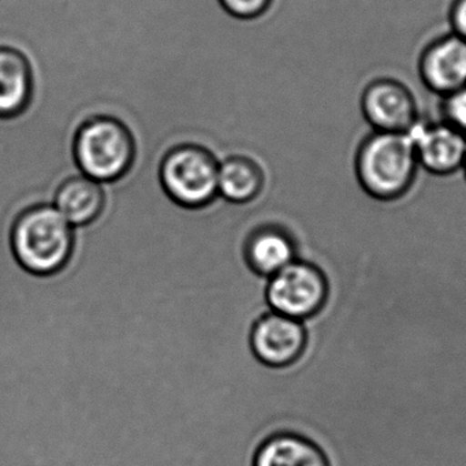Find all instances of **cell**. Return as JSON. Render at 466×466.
I'll return each mask as SVG.
<instances>
[{"mask_svg":"<svg viewBox=\"0 0 466 466\" xmlns=\"http://www.w3.org/2000/svg\"><path fill=\"white\" fill-rule=\"evenodd\" d=\"M76 228L54 204L28 207L15 217L10 249L21 268L37 277H53L69 266Z\"/></svg>","mask_w":466,"mask_h":466,"instance_id":"6da1fadb","label":"cell"},{"mask_svg":"<svg viewBox=\"0 0 466 466\" xmlns=\"http://www.w3.org/2000/svg\"><path fill=\"white\" fill-rule=\"evenodd\" d=\"M353 168L362 193L378 201L405 198L420 173L408 133L370 132L357 147Z\"/></svg>","mask_w":466,"mask_h":466,"instance_id":"7a4b0ae2","label":"cell"},{"mask_svg":"<svg viewBox=\"0 0 466 466\" xmlns=\"http://www.w3.org/2000/svg\"><path fill=\"white\" fill-rule=\"evenodd\" d=\"M73 159L81 174L103 185L116 184L132 170L137 157L135 135L121 119H86L73 138Z\"/></svg>","mask_w":466,"mask_h":466,"instance_id":"3957f363","label":"cell"},{"mask_svg":"<svg viewBox=\"0 0 466 466\" xmlns=\"http://www.w3.org/2000/svg\"><path fill=\"white\" fill-rule=\"evenodd\" d=\"M219 162L214 152L200 144H178L168 149L157 168L167 198L187 209L211 206L218 198Z\"/></svg>","mask_w":466,"mask_h":466,"instance_id":"277c9868","label":"cell"},{"mask_svg":"<svg viewBox=\"0 0 466 466\" xmlns=\"http://www.w3.org/2000/svg\"><path fill=\"white\" fill-rule=\"evenodd\" d=\"M329 280L315 264L297 258L267 279L269 309L297 320L315 318L329 299Z\"/></svg>","mask_w":466,"mask_h":466,"instance_id":"5b68a950","label":"cell"},{"mask_svg":"<svg viewBox=\"0 0 466 466\" xmlns=\"http://www.w3.org/2000/svg\"><path fill=\"white\" fill-rule=\"evenodd\" d=\"M360 108L372 132L408 133L421 118L413 92L391 77L375 78L367 84Z\"/></svg>","mask_w":466,"mask_h":466,"instance_id":"8992f818","label":"cell"},{"mask_svg":"<svg viewBox=\"0 0 466 466\" xmlns=\"http://www.w3.org/2000/svg\"><path fill=\"white\" fill-rule=\"evenodd\" d=\"M250 350L266 367L282 370L299 361L308 345L304 321L268 310L253 324Z\"/></svg>","mask_w":466,"mask_h":466,"instance_id":"52a82bcc","label":"cell"},{"mask_svg":"<svg viewBox=\"0 0 466 466\" xmlns=\"http://www.w3.org/2000/svg\"><path fill=\"white\" fill-rule=\"evenodd\" d=\"M420 170L438 178L461 173L465 162L466 136L444 121L420 118L408 132Z\"/></svg>","mask_w":466,"mask_h":466,"instance_id":"ba28073f","label":"cell"},{"mask_svg":"<svg viewBox=\"0 0 466 466\" xmlns=\"http://www.w3.org/2000/svg\"><path fill=\"white\" fill-rule=\"evenodd\" d=\"M422 86L446 96L466 86V40L450 34L436 37L425 46L417 62Z\"/></svg>","mask_w":466,"mask_h":466,"instance_id":"9c48e42d","label":"cell"},{"mask_svg":"<svg viewBox=\"0 0 466 466\" xmlns=\"http://www.w3.org/2000/svg\"><path fill=\"white\" fill-rule=\"evenodd\" d=\"M244 258L258 277L271 278L299 258L293 236L279 225L253 228L245 239Z\"/></svg>","mask_w":466,"mask_h":466,"instance_id":"30bf717a","label":"cell"},{"mask_svg":"<svg viewBox=\"0 0 466 466\" xmlns=\"http://www.w3.org/2000/svg\"><path fill=\"white\" fill-rule=\"evenodd\" d=\"M35 94V73L23 51L0 46V119L26 113Z\"/></svg>","mask_w":466,"mask_h":466,"instance_id":"8fae6325","label":"cell"},{"mask_svg":"<svg viewBox=\"0 0 466 466\" xmlns=\"http://www.w3.org/2000/svg\"><path fill=\"white\" fill-rule=\"evenodd\" d=\"M54 206L73 228H86L102 217L107 193L105 185L84 174L70 176L56 189Z\"/></svg>","mask_w":466,"mask_h":466,"instance_id":"7c38bea8","label":"cell"},{"mask_svg":"<svg viewBox=\"0 0 466 466\" xmlns=\"http://www.w3.org/2000/svg\"><path fill=\"white\" fill-rule=\"evenodd\" d=\"M252 466H332L327 452L308 436L282 431L267 436L253 455Z\"/></svg>","mask_w":466,"mask_h":466,"instance_id":"4fadbf2b","label":"cell"},{"mask_svg":"<svg viewBox=\"0 0 466 466\" xmlns=\"http://www.w3.org/2000/svg\"><path fill=\"white\" fill-rule=\"evenodd\" d=\"M266 171L247 155H231L219 162L218 192L222 200L244 206L258 200L266 189Z\"/></svg>","mask_w":466,"mask_h":466,"instance_id":"5bb4252c","label":"cell"},{"mask_svg":"<svg viewBox=\"0 0 466 466\" xmlns=\"http://www.w3.org/2000/svg\"><path fill=\"white\" fill-rule=\"evenodd\" d=\"M441 99V121L466 136V86Z\"/></svg>","mask_w":466,"mask_h":466,"instance_id":"9a60e30c","label":"cell"},{"mask_svg":"<svg viewBox=\"0 0 466 466\" xmlns=\"http://www.w3.org/2000/svg\"><path fill=\"white\" fill-rule=\"evenodd\" d=\"M226 15L239 21H255L271 9L274 0H218Z\"/></svg>","mask_w":466,"mask_h":466,"instance_id":"2e32d148","label":"cell"},{"mask_svg":"<svg viewBox=\"0 0 466 466\" xmlns=\"http://www.w3.org/2000/svg\"><path fill=\"white\" fill-rule=\"evenodd\" d=\"M451 32L466 40V0H452L449 10Z\"/></svg>","mask_w":466,"mask_h":466,"instance_id":"e0dca14e","label":"cell"},{"mask_svg":"<svg viewBox=\"0 0 466 466\" xmlns=\"http://www.w3.org/2000/svg\"><path fill=\"white\" fill-rule=\"evenodd\" d=\"M461 173L463 174V178H465V182H466V155H465V162H463V167H462V171H461Z\"/></svg>","mask_w":466,"mask_h":466,"instance_id":"ac0fdd59","label":"cell"}]
</instances>
